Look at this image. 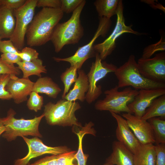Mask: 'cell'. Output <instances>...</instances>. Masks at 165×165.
<instances>
[{
	"mask_svg": "<svg viewBox=\"0 0 165 165\" xmlns=\"http://www.w3.org/2000/svg\"><path fill=\"white\" fill-rule=\"evenodd\" d=\"M64 14L60 8H42L28 28L26 35L28 45L40 46L50 41L54 28Z\"/></svg>",
	"mask_w": 165,
	"mask_h": 165,
	"instance_id": "6da1fadb",
	"label": "cell"
},
{
	"mask_svg": "<svg viewBox=\"0 0 165 165\" xmlns=\"http://www.w3.org/2000/svg\"><path fill=\"white\" fill-rule=\"evenodd\" d=\"M86 3L83 0L68 20L59 23L54 28L50 41L56 53L60 52L65 45L78 43L83 36L84 30L80 17Z\"/></svg>",
	"mask_w": 165,
	"mask_h": 165,
	"instance_id": "7a4b0ae2",
	"label": "cell"
},
{
	"mask_svg": "<svg viewBox=\"0 0 165 165\" xmlns=\"http://www.w3.org/2000/svg\"><path fill=\"white\" fill-rule=\"evenodd\" d=\"M118 80L119 88L131 86L134 89H151L165 88V83L148 79L140 73L135 56L130 55L123 64L117 68L114 72Z\"/></svg>",
	"mask_w": 165,
	"mask_h": 165,
	"instance_id": "3957f363",
	"label": "cell"
},
{
	"mask_svg": "<svg viewBox=\"0 0 165 165\" xmlns=\"http://www.w3.org/2000/svg\"><path fill=\"white\" fill-rule=\"evenodd\" d=\"M44 107L43 114L49 125L82 127L75 114V112L81 108L79 102L62 99L55 104L50 102Z\"/></svg>",
	"mask_w": 165,
	"mask_h": 165,
	"instance_id": "277c9868",
	"label": "cell"
},
{
	"mask_svg": "<svg viewBox=\"0 0 165 165\" xmlns=\"http://www.w3.org/2000/svg\"><path fill=\"white\" fill-rule=\"evenodd\" d=\"M16 114L14 110L10 108L7 112L6 116L1 118L5 128L2 134L3 138L10 141L18 136L30 135L42 137L38 127L42 119L44 117L43 113L40 116H35L33 119H28L15 118Z\"/></svg>",
	"mask_w": 165,
	"mask_h": 165,
	"instance_id": "5b68a950",
	"label": "cell"
},
{
	"mask_svg": "<svg viewBox=\"0 0 165 165\" xmlns=\"http://www.w3.org/2000/svg\"><path fill=\"white\" fill-rule=\"evenodd\" d=\"M117 85L105 90V97L97 101L94 105L95 108L99 111H108L110 112L120 114L122 112L133 114L128 107L138 94V90L130 87L125 88L119 91Z\"/></svg>",
	"mask_w": 165,
	"mask_h": 165,
	"instance_id": "8992f818",
	"label": "cell"
},
{
	"mask_svg": "<svg viewBox=\"0 0 165 165\" xmlns=\"http://www.w3.org/2000/svg\"><path fill=\"white\" fill-rule=\"evenodd\" d=\"M111 24L110 19L105 17H99V24L97 30L92 39L87 44L79 47L74 54L71 56L65 58L53 57V59L57 62H68L71 66H76L78 70L81 69L86 60L95 57L96 53L93 49L94 42L99 36L104 37L106 35Z\"/></svg>",
	"mask_w": 165,
	"mask_h": 165,
	"instance_id": "52a82bcc",
	"label": "cell"
},
{
	"mask_svg": "<svg viewBox=\"0 0 165 165\" xmlns=\"http://www.w3.org/2000/svg\"><path fill=\"white\" fill-rule=\"evenodd\" d=\"M116 15V24L112 33L103 42L94 45L93 46L94 51L98 53L102 61L105 60L114 50L116 46V41L122 34L130 33L139 35L144 34L133 30L131 25L127 26L126 24L123 15V6L121 0H119Z\"/></svg>",
	"mask_w": 165,
	"mask_h": 165,
	"instance_id": "ba28073f",
	"label": "cell"
},
{
	"mask_svg": "<svg viewBox=\"0 0 165 165\" xmlns=\"http://www.w3.org/2000/svg\"><path fill=\"white\" fill-rule=\"evenodd\" d=\"M37 0H26L22 7L13 10L16 17L15 25L9 40L20 51L24 46L25 36L28 28L34 18Z\"/></svg>",
	"mask_w": 165,
	"mask_h": 165,
	"instance_id": "9c48e42d",
	"label": "cell"
},
{
	"mask_svg": "<svg viewBox=\"0 0 165 165\" xmlns=\"http://www.w3.org/2000/svg\"><path fill=\"white\" fill-rule=\"evenodd\" d=\"M95 61L92 63L89 72L87 74L89 88L86 95L85 100L90 104L95 101L102 93L101 85H97V83L109 73L114 72L117 67L105 61H102L99 54L96 53Z\"/></svg>",
	"mask_w": 165,
	"mask_h": 165,
	"instance_id": "30bf717a",
	"label": "cell"
},
{
	"mask_svg": "<svg viewBox=\"0 0 165 165\" xmlns=\"http://www.w3.org/2000/svg\"><path fill=\"white\" fill-rule=\"evenodd\" d=\"M137 64L140 73L144 77L156 82L165 83V52L157 53L152 58L141 57Z\"/></svg>",
	"mask_w": 165,
	"mask_h": 165,
	"instance_id": "8fae6325",
	"label": "cell"
},
{
	"mask_svg": "<svg viewBox=\"0 0 165 165\" xmlns=\"http://www.w3.org/2000/svg\"><path fill=\"white\" fill-rule=\"evenodd\" d=\"M22 137L28 145V152L23 158L16 160L13 165H27L31 159L41 155L47 154L57 155L70 151L66 146L52 147L46 145L37 137L31 138Z\"/></svg>",
	"mask_w": 165,
	"mask_h": 165,
	"instance_id": "7c38bea8",
	"label": "cell"
},
{
	"mask_svg": "<svg viewBox=\"0 0 165 165\" xmlns=\"http://www.w3.org/2000/svg\"><path fill=\"white\" fill-rule=\"evenodd\" d=\"M122 116L126 119L129 127L141 144L155 143L152 127L147 120L130 113H123Z\"/></svg>",
	"mask_w": 165,
	"mask_h": 165,
	"instance_id": "4fadbf2b",
	"label": "cell"
},
{
	"mask_svg": "<svg viewBox=\"0 0 165 165\" xmlns=\"http://www.w3.org/2000/svg\"><path fill=\"white\" fill-rule=\"evenodd\" d=\"M164 94L165 88L140 90L134 100L127 106L133 114L141 118L153 101Z\"/></svg>",
	"mask_w": 165,
	"mask_h": 165,
	"instance_id": "5bb4252c",
	"label": "cell"
},
{
	"mask_svg": "<svg viewBox=\"0 0 165 165\" xmlns=\"http://www.w3.org/2000/svg\"><path fill=\"white\" fill-rule=\"evenodd\" d=\"M110 113L117 122L116 133L118 141L134 154L141 144L129 127L126 119L119 114Z\"/></svg>",
	"mask_w": 165,
	"mask_h": 165,
	"instance_id": "9a60e30c",
	"label": "cell"
},
{
	"mask_svg": "<svg viewBox=\"0 0 165 165\" xmlns=\"http://www.w3.org/2000/svg\"><path fill=\"white\" fill-rule=\"evenodd\" d=\"M34 84L29 78H19L15 75H11L6 89L11 95L14 102L19 104L27 100Z\"/></svg>",
	"mask_w": 165,
	"mask_h": 165,
	"instance_id": "2e32d148",
	"label": "cell"
},
{
	"mask_svg": "<svg viewBox=\"0 0 165 165\" xmlns=\"http://www.w3.org/2000/svg\"><path fill=\"white\" fill-rule=\"evenodd\" d=\"M78 76L73 88L66 95L64 99L70 101L79 100L82 102L85 100L86 95L89 88L87 74L82 69L78 70Z\"/></svg>",
	"mask_w": 165,
	"mask_h": 165,
	"instance_id": "e0dca14e",
	"label": "cell"
},
{
	"mask_svg": "<svg viewBox=\"0 0 165 165\" xmlns=\"http://www.w3.org/2000/svg\"><path fill=\"white\" fill-rule=\"evenodd\" d=\"M112 148L106 163L114 165H134L133 154L119 141L113 142Z\"/></svg>",
	"mask_w": 165,
	"mask_h": 165,
	"instance_id": "ac0fdd59",
	"label": "cell"
},
{
	"mask_svg": "<svg viewBox=\"0 0 165 165\" xmlns=\"http://www.w3.org/2000/svg\"><path fill=\"white\" fill-rule=\"evenodd\" d=\"M13 10L0 5V37L10 38L13 32L15 25Z\"/></svg>",
	"mask_w": 165,
	"mask_h": 165,
	"instance_id": "d6986e66",
	"label": "cell"
},
{
	"mask_svg": "<svg viewBox=\"0 0 165 165\" xmlns=\"http://www.w3.org/2000/svg\"><path fill=\"white\" fill-rule=\"evenodd\" d=\"M61 91L59 85L50 77H39L34 82L32 91L44 94L49 97L55 99Z\"/></svg>",
	"mask_w": 165,
	"mask_h": 165,
	"instance_id": "ffe728a7",
	"label": "cell"
},
{
	"mask_svg": "<svg viewBox=\"0 0 165 165\" xmlns=\"http://www.w3.org/2000/svg\"><path fill=\"white\" fill-rule=\"evenodd\" d=\"M156 156L153 144H141L134 154V165H156Z\"/></svg>",
	"mask_w": 165,
	"mask_h": 165,
	"instance_id": "44dd1931",
	"label": "cell"
},
{
	"mask_svg": "<svg viewBox=\"0 0 165 165\" xmlns=\"http://www.w3.org/2000/svg\"><path fill=\"white\" fill-rule=\"evenodd\" d=\"M94 125V124L90 122L88 123H86L85 126L82 127L80 130H78L77 131L73 130V132L77 135L79 140L78 150L75 156L78 165H86L89 155L85 154L83 152L82 140L84 136L86 134H90L95 136L96 131L93 128H92Z\"/></svg>",
	"mask_w": 165,
	"mask_h": 165,
	"instance_id": "7402d4cb",
	"label": "cell"
},
{
	"mask_svg": "<svg viewBox=\"0 0 165 165\" xmlns=\"http://www.w3.org/2000/svg\"><path fill=\"white\" fill-rule=\"evenodd\" d=\"M17 64V68L22 72L24 78H28L32 75L40 77L42 73L47 72L46 66L43 65L42 60L38 58L29 62L21 61Z\"/></svg>",
	"mask_w": 165,
	"mask_h": 165,
	"instance_id": "603a6c76",
	"label": "cell"
},
{
	"mask_svg": "<svg viewBox=\"0 0 165 165\" xmlns=\"http://www.w3.org/2000/svg\"><path fill=\"white\" fill-rule=\"evenodd\" d=\"M154 117L165 119V94L155 99L146 110L141 119L147 120Z\"/></svg>",
	"mask_w": 165,
	"mask_h": 165,
	"instance_id": "cb8c5ba5",
	"label": "cell"
},
{
	"mask_svg": "<svg viewBox=\"0 0 165 165\" xmlns=\"http://www.w3.org/2000/svg\"><path fill=\"white\" fill-rule=\"evenodd\" d=\"M119 0H96L94 4L99 17L110 19L116 15Z\"/></svg>",
	"mask_w": 165,
	"mask_h": 165,
	"instance_id": "d4e9b609",
	"label": "cell"
},
{
	"mask_svg": "<svg viewBox=\"0 0 165 165\" xmlns=\"http://www.w3.org/2000/svg\"><path fill=\"white\" fill-rule=\"evenodd\" d=\"M153 132L156 145L165 144V120L160 117H154L148 119Z\"/></svg>",
	"mask_w": 165,
	"mask_h": 165,
	"instance_id": "484cf974",
	"label": "cell"
},
{
	"mask_svg": "<svg viewBox=\"0 0 165 165\" xmlns=\"http://www.w3.org/2000/svg\"><path fill=\"white\" fill-rule=\"evenodd\" d=\"M78 70L76 66H70L61 74L60 79L64 85V90L62 95V99L64 98L72 84L76 81L78 77Z\"/></svg>",
	"mask_w": 165,
	"mask_h": 165,
	"instance_id": "4316f807",
	"label": "cell"
},
{
	"mask_svg": "<svg viewBox=\"0 0 165 165\" xmlns=\"http://www.w3.org/2000/svg\"><path fill=\"white\" fill-rule=\"evenodd\" d=\"M43 100L42 96L35 92L32 91L29 95L27 105L29 109L37 112L41 109L44 103Z\"/></svg>",
	"mask_w": 165,
	"mask_h": 165,
	"instance_id": "83f0119b",
	"label": "cell"
},
{
	"mask_svg": "<svg viewBox=\"0 0 165 165\" xmlns=\"http://www.w3.org/2000/svg\"><path fill=\"white\" fill-rule=\"evenodd\" d=\"M165 50V41L161 37L157 42L148 45L144 48L141 58L143 59L150 58L155 53L159 51H164Z\"/></svg>",
	"mask_w": 165,
	"mask_h": 165,
	"instance_id": "f1b7e54d",
	"label": "cell"
},
{
	"mask_svg": "<svg viewBox=\"0 0 165 165\" xmlns=\"http://www.w3.org/2000/svg\"><path fill=\"white\" fill-rule=\"evenodd\" d=\"M76 151H69L57 155V165H78L75 162Z\"/></svg>",
	"mask_w": 165,
	"mask_h": 165,
	"instance_id": "f546056e",
	"label": "cell"
},
{
	"mask_svg": "<svg viewBox=\"0 0 165 165\" xmlns=\"http://www.w3.org/2000/svg\"><path fill=\"white\" fill-rule=\"evenodd\" d=\"M11 78V75L8 74L0 75V99L9 100L12 99L9 93L6 89V87Z\"/></svg>",
	"mask_w": 165,
	"mask_h": 165,
	"instance_id": "4dcf8cb0",
	"label": "cell"
},
{
	"mask_svg": "<svg viewBox=\"0 0 165 165\" xmlns=\"http://www.w3.org/2000/svg\"><path fill=\"white\" fill-rule=\"evenodd\" d=\"M60 9L64 13H73L82 3L83 0H61Z\"/></svg>",
	"mask_w": 165,
	"mask_h": 165,
	"instance_id": "1f68e13d",
	"label": "cell"
},
{
	"mask_svg": "<svg viewBox=\"0 0 165 165\" xmlns=\"http://www.w3.org/2000/svg\"><path fill=\"white\" fill-rule=\"evenodd\" d=\"M22 61L29 62L38 58V53L35 49L31 47H24L18 55Z\"/></svg>",
	"mask_w": 165,
	"mask_h": 165,
	"instance_id": "d6a6232c",
	"label": "cell"
},
{
	"mask_svg": "<svg viewBox=\"0 0 165 165\" xmlns=\"http://www.w3.org/2000/svg\"><path fill=\"white\" fill-rule=\"evenodd\" d=\"M20 73V70L17 67L6 63L0 57V75L8 74L17 76Z\"/></svg>",
	"mask_w": 165,
	"mask_h": 165,
	"instance_id": "836d02e7",
	"label": "cell"
},
{
	"mask_svg": "<svg viewBox=\"0 0 165 165\" xmlns=\"http://www.w3.org/2000/svg\"><path fill=\"white\" fill-rule=\"evenodd\" d=\"M20 51L17 50L10 40H1L0 41V52L2 53H11L17 55Z\"/></svg>",
	"mask_w": 165,
	"mask_h": 165,
	"instance_id": "e575fe53",
	"label": "cell"
},
{
	"mask_svg": "<svg viewBox=\"0 0 165 165\" xmlns=\"http://www.w3.org/2000/svg\"><path fill=\"white\" fill-rule=\"evenodd\" d=\"M155 145L156 156V165H165V144Z\"/></svg>",
	"mask_w": 165,
	"mask_h": 165,
	"instance_id": "d590c367",
	"label": "cell"
},
{
	"mask_svg": "<svg viewBox=\"0 0 165 165\" xmlns=\"http://www.w3.org/2000/svg\"><path fill=\"white\" fill-rule=\"evenodd\" d=\"M26 1V0H0V5L14 10L22 7Z\"/></svg>",
	"mask_w": 165,
	"mask_h": 165,
	"instance_id": "8d00e7d4",
	"label": "cell"
},
{
	"mask_svg": "<svg viewBox=\"0 0 165 165\" xmlns=\"http://www.w3.org/2000/svg\"><path fill=\"white\" fill-rule=\"evenodd\" d=\"M61 0H38L36 7H38L60 8Z\"/></svg>",
	"mask_w": 165,
	"mask_h": 165,
	"instance_id": "74e56055",
	"label": "cell"
},
{
	"mask_svg": "<svg viewBox=\"0 0 165 165\" xmlns=\"http://www.w3.org/2000/svg\"><path fill=\"white\" fill-rule=\"evenodd\" d=\"M57 155H52L47 156L33 163L27 165H57Z\"/></svg>",
	"mask_w": 165,
	"mask_h": 165,
	"instance_id": "f35d334b",
	"label": "cell"
},
{
	"mask_svg": "<svg viewBox=\"0 0 165 165\" xmlns=\"http://www.w3.org/2000/svg\"><path fill=\"white\" fill-rule=\"evenodd\" d=\"M1 59L6 63L11 65L17 64L22 60L17 54L14 53H2L1 56Z\"/></svg>",
	"mask_w": 165,
	"mask_h": 165,
	"instance_id": "ab89813d",
	"label": "cell"
},
{
	"mask_svg": "<svg viewBox=\"0 0 165 165\" xmlns=\"http://www.w3.org/2000/svg\"><path fill=\"white\" fill-rule=\"evenodd\" d=\"M5 130V128L4 125L0 118V135L2 134Z\"/></svg>",
	"mask_w": 165,
	"mask_h": 165,
	"instance_id": "60d3db41",
	"label": "cell"
},
{
	"mask_svg": "<svg viewBox=\"0 0 165 165\" xmlns=\"http://www.w3.org/2000/svg\"><path fill=\"white\" fill-rule=\"evenodd\" d=\"M103 165H114L108 163H106Z\"/></svg>",
	"mask_w": 165,
	"mask_h": 165,
	"instance_id": "b9f144b4",
	"label": "cell"
},
{
	"mask_svg": "<svg viewBox=\"0 0 165 165\" xmlns=\"http://www.w3.org/2000/svg\"><path fill=\"white\" fill-rule=\"evenodd\" d=\"M1 39H1V38H0V41L1 40Z\"/></svg>",
	"mask_w": 165,
	"mask_h": 165,
	"instance_id": "7bdbcfd3",
	"label": "cell"
}]
</instances>
